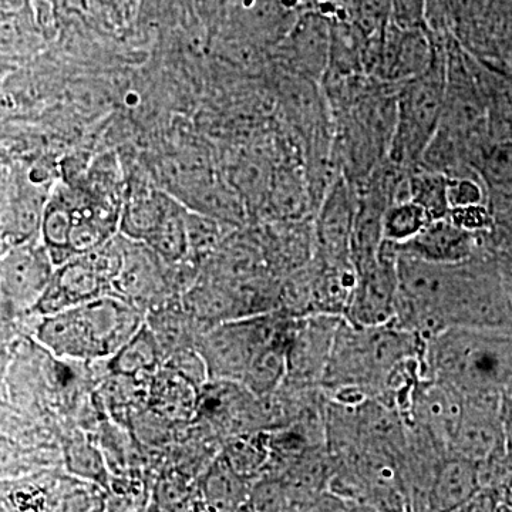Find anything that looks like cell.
Wrapping results in <instances>:
<instances>
[{
  "mask_svg": "<svg viewBox=\"0 0 512 512\" xmlns=\"http://www.w3.org/2000/svg\"><path fill=\"white\" fill-rule=\"evenodd\" d=\"M426 377L461 396L500 393L512 377V332L450 328L426 340Z\"/></svg>",
  "mask_w": 512,
  "mask_h": 512,
  "instance_id": "1",
  "label": "cell"
},
{
  "mask_svg": "<svg viewBox=\"0 0 512 512\" xmlns=\"http://www.w3.org/2000/svg\"><path fill=\"white\" fill-rule=\"evenodd\" d=\"M426 339L394 323L379 326L340 322L322 387H360L376 399L394 367L409 357H423Z\"/></svg>",
  "mask_w": 512,
  "mask_h": 512,
  "instance_id": "2",
  "label": "cell"
},
{
  "mask_svg": "<svg viewBox=\"0 0 512 512\" xmlns=\"http://www.w3.org/2000/svg\"><path fill=\"white\" fill-rule=\"evenodd\" d=\"M146 322V313L119 296H99L43 316L37 339L56 356L106 359L116 355Z\"/></svg>",
  "mask_w": 512,
  "mask_h": 512,
  "instance_id": "3",
  "label": "cell"
},
{
  "mask_svg": "<svg viewBox=\"0 0 512 512\" xmlns=\"http://www.w3.org/2000/svg\"><path fill=\"white\" fill-rule=\"evenodd\" d=\"M434 318L439 333L450 328L512 332V305L494 248L458 264H443Z\"/></svg>",
  "mask_w": 512,
  "mask_h": 512,
  "instance_id": "4",
  "label": "cell"
},
{
  "mask_svg": "<svg viewBox=\"0 0 512 512\" xmlns=\"http://www.w3.org/2000/svg\"><path fill=\"white\" fill-rule=\"evenodd\" d=\"M431 33V32H430ZM436 53L426 72L397 84L396 123L387 160L406 170L420 163L439 128L447 80V36L436 35Z\"/></svg>",
  "mask_w": 512,
  "mask_h": 512,
  "instance_id": "5",
  "label": "cell"
},
{
  "mask_svg": "<svg viewBox=\"0 0 512 512\" xmlns=\"http://www.w3.org/2000/svg\"><path fill=\"white\" fill-rule=\"evenodd\" d=\"M291 316L275 311L218 323L202 332L195 349L207 367L210 382H237L258 350L275 338Z\"/></svg>",
  "mask_w": 512,
  "mask_h": 512,
  "instance_id": "6",
  "label": "cell"
},
{
  "mask_svg": "<svg viewBox=\"0 0 512 512\" xmlns=\"http://www.w3.org/2000/svg\"><path fill=\"white\" fill-rule=\"evenodd\" d=\"M356 279L355 265L328 264L313 256L309 264L281 279L279 312L291 318L309 315L345 318Z\"/></svg>",
  "mask_w": 512,
  "mask_h": 512,
  "instance_id": "7",
  "label": "cell"
},
{
  "mask_svg": "<svg viewBox=\"0 0 512 512\" xmlns=\"http://www.w3.org/2000/svg\"><path fill=\"white\" fill-rule=\"evenodd\" d=\"M120 235L94 251L57 265L33 311L47 316L66 311L110 293V282L120 261Z\"/></svg>",
  "mask_w": 512,
  "mask_h": 512,
  "instance_id": "8",
  "label": "cell"
},
{
  "mask_svg": "<svg viewBox=\"0 0 512 512\" xmlns=\"http://www.w3.org/2000/svg\"><path fill=\"white\" fill-rule=\"evenodd\" d=\"M174 268L144 242L121 235L120 262L111 279L110 293L144 313L153 311L180 299L185 291Z\"/></svg>",
  "mask_w": 512,
  "mask_h": 512,
  "instance_id": "9",
  "label": "cell"
},
{
  "mask_svg": "<svg viewBox=\"0 0 512 512\" xmlns=\"http://www.w3.org/2000/svg\"><path fill=\"white\" fill-rule=\"evenodd\" d=\"M397 256L396 244L383 239L375 261L356 271V285L345 316L350 323L379 326L393 322L399 292Z\"/></svg>",
  "mask_w": 512,
  "mask_h": 512,
  "instance_id": "10",
  "label": "cell"
},
{
  "mask_svg": "<svg viewBox=\"0 0 512 512\" xmlns=\"http://www.w3.org/2000/svg\"><path fill=\"white\" fill-rule=\"evenodd\" d=\"M342 319L333 315L293 318L284 382L293 386L320 387Z\"/></svg>",
  "mask_w": 512,
  "mask_h": 512,
  "instance_id": "11",
  "label": "cell"
},
{
  "mask_svg": "<svg viewBox=\"0 0 512 512\" xmlns=\"http://www.w3.org/2000/svg\"><path fill=\"white\" fill-rule=\"evenodd\" d=\"M450 453L477 464L500 460L507 454L500 393L463 397V410L451 439Z\"/></svg>",
  "mask_w": 512,
  "mask_h": 512,
  "instance_id": "12",
  "label": "cell"
},
{
  "mask_svg": "<svg viewBox=\"0 0 512 512\" xmlns=\"http://www.w3.org/2000/svg\"><path fill=\"white\" fill-rule=\"evenodd\" d=\"M436 37L426 28H404L390 20L369 76L377 82L400 84L429 69Z\"/></svg>",
  "mask_w": 512,
  "mask_h": 512,
  "instance_id": "13",
  "label": "cell"
},
{
  "mask_svg": "<svg viewBox=\"0 0 512 512\" xmlns=\"http://www.w3.org/2000/svg\"><path fill=\"white\" fill-rule=\"evenodd\" d=\"M463 410V396L447 384L424 377L414 390L404 426L450 453V443Z\"/></svg>",
  "mask_w": 512,
  "mask_h": 512,
  "instance_id": "14",
  "label": "cell"
},
{
  "mask_svg": "<svg viewBox=\"0 0 512 512\" xmlns=\"http://www.w3.org/2000/svg\"><path fill=\"white\" fill-rule=\"evenodd\" d=\"M357 195L342 174L320 202L313 220L315 256L328 264H353L350 256Z\"/></svg>",
  "mask_w": 512,
  "mask_h": 512,
  "instance_id": "15",
  "label": "cell"
},
{
  "mask_svg": "<svg viewBox=\"0 0 512 512\" xmlns=\"http://www.w3.org/2000/svg\"><path fill=\"white\" fill-rule=\"evenodd\" d=\"M55 268L43 242L33 239L10 247L0 258V291L13 305L33 308Z\"/></svg>",
  "mask_w": 512,
  "mask_h": 512,
  "instance_id": "16",
  "label": "cell"
},
{
  "mask_svg": "<svg viewBox=\"0 0 512 512\" xmlns=\"http://www.w3.org/2000/svg\"><path fill=\"white\" fill-rule=\"evenodd\" d=\"M397 248L434 264H458L493 247L488 235L468 232L444 217L427 222L416 237Z\"/></svg>",
  "mask_w": 512,
  "mask_h": 512,
  "instance_id": "17",
  "label": "cell"
},
{
  "mask_svg": "<svg viewBox=\"0 0 512 512\" xmlns=\"http://www.w3.org/2000/svg\"><path fill=\"white\" fill-rule=\"evenodd\" d=\"M202 389L180 370L164 363L148 384V409L170 423H187L200 413Z\"/></svg>",
  "mask_w": 512,
  "mask_h": 512,
  "instance_id": "18",
  "label": "cell"
},
{
  "mask_svg": "<svg viewBox=\"0 0 512 512\" xmlns=\"http://www.w3.org/2000/svg\"><path fill=\"white\" fill-rule=\"evenodd\" d=\"M483 488L480 464L447 453L437 464L429 493V511H464Z\"/></svg>",
  "mask_w": 512,
  "mask_h": 512,
  "instance_id": "19",
  "label": "cell"
},
{
  "mask_svg": "<svg viewBox=\"0 0 512 512\" xmlns=\"http://www.w3.org/2000/svg\"><path fill=\"white\" fill-rule=\"evenodd\" d=\"M332 19L326 13L309 12L295 23L289 46L292 63L299 73L322 79L328 69Z\"/></svg>",
  "mask_w": 512,
  "mask_h": 512,
  "instance_id": "20",
  "label": "cell"
},
{
  "mask_svg": "<svg viewBox=\"0 0 512 512\" xmlns=\"http://www.w3.org/2000/svg\"><path fill=\"white\" fill-rule=\"evenodd\" d=\"M491 140H512V72L503 64L474 56Z\"/></svg>",
  "mask_w": 512,
  "mask_h": 512,
  "instance_id": "21",
  "label": "cell"
},
{
  "mask_svg": "<svg viewBox=\"0 0 512 512\" xmlns=\"http://www.w3.org/2000/svg\"><path fill=\"white\" fill-rule=\"evenodd\" d=\"M174 200L173 195L160 188H131L130 194L123 201L121 232L127 238L146 242L163 221Z\"/></svg>",
  "mask_w": 512,
  "mask_h": 512,
  "instance_id": "22",
  "label": "cell"
},
{
  "mask_svg": "<svg viewBox=\"0 0 512 512\" xmlns=\"http://www.w3.org/2000/svg\"><path fill=\"white\" fill-rule=\"evenodd\" d=\"M293 318H289L284 329L258 350L242 377V386L258 397L275 392L286 377V352Z\"/></svg>",
  "mask_w": 512,
  "mask_h": 512,
  "instance_id": "23",
  "label": "cell"
},
{
  "mask_svg": "<svg viewBox=\"0 0 512 512\" xmlns=\"http://www.w3.org/2000/svg\"><path fill=\"white\" fill-rule=\"evenodd\" d=\"M251 485V481L232 470L220 454L202 478V505L210 511H244Z\"/></svg>",
  "mask_w": 512,
  "mask_h": 512,
  "instance_id": "24",
  "label": "cell"
},
{
  "mask_svg": "<svg viewBox=\"0 0 512 512\" xmlns=\"http://www.w3.org/2000/svg\"><path fill=\"white\" fill-rule=\"evenodd\" d=\"M164 352L150 326L144 325L137 330L126 345L111 356L110 369L113 375L141 377L153 375L164 365Z\"/></svg>",
  "mask_w": 512,
  "mask_h": 512,
  "instance_id": "25",
  "label": "cell"
},
{
  "mask_svg": "<svg viewBox=\"0 0 512 512\" xmlns=\"http://www.w3.org/2000/svg\"><path fill=\"white\" fill-rule=\"evenodd\" d=\"M221 457L239 476L254 484L258 478L264 476L268 468L271 457L269 430L229 437Z\"/></svg>",
  "mask_w": 512,
  "mask_h": 512,
  "instance_id": "26",
  "label": "cell"
},
{
  "mask_svg": "<svg viewBox=\"0 0 512 512\" xmlns=\"http://www.w3.org/2000/svg\"><path fill=\"white\" fill-rule=\"evenodd\" d=\"M410 200L419 204L430 220L447 217L450 205L447 200L446 175L416 167L409 174Z\"/></svg>",
  "mask_w": 512,
  "mask_h": 512,
  "instance_id": "27",
  "label": "cell"
},
{
  "mask_svg": "<svg viewBox=\"0 0 512 512\" xmlns=\"http://www.w3.org/2000/svg\"><path fill=\"white\" fill-rule=\"evenodd\" d=\"M474 170L485 187H512V140H488L477 151Z\"/></svg>",
  "mask_w": 512,
  "mask_h": 512,
  "instance_id": "28",
  "label": "cell"
},
{
  "mask_svg": "<svg viewBox=\"0 0 512 512\" xmlns=\"http://www.w3.org/2000/svg\"><path fill=\"white\" fill-rule=\"evenodd\" d=\"M431 221L427 212L412 200L394 202L383 214V239L393 244H404Z\"/></svg>",
  "mask_w": 512,
  "mask_h": 512,
  "instance_id": "29",
  "label": "cell"
},
{
  "mask_svg": "<svg viewBox=\"0 0 512 512\" xmlns=\"http://www.w3.org/2000/svg\"><path fill=\"white\" fill-rule=\"evenodd\" d=\"M487 205L493 215L491 247L512 251V187H487Z\"/></svg>",
  "mask_w": 512,
  "mask_h": 512,
  "instance_id": "30",
  "label": "cell"
},
{
  "mask_svg": "<svg viewBox=\"0 0 512 512\" xmlns=\"http://www.w3.org/2000/svg\"><path fill=\"white\" fill-rule=\"evenodd\" d=\"M245 510L291 511L288 493L281 477L262 476L251 485Z\"/></svg>",
  "mask_w": 512,
  "mask_h": 512,
  "instance_id": "31",
  "label": "cell"
},
{
  "mask_svg": "<svg viewBox=\"0 0 512 512\" xmlns=\"http://www.w3.org/2000/svg\"><path fill=\"white\" fill-rule=\"evenodd\" d=\"M67 463L70 470L86 478H92L103 485L107 484V470L103 457L96 448L87 443H76L67 450Z\"/></svg>",
  "mask_w": 512,
  "mask_h": 512,
  "instance_id": "32",
  "label": "cell"
},
{
  "mask_svg": "<svg viewBox=\"0 0 512 512\" xmlns=\"http://www.w3.org/2000/svg\"><path fill=\"white\" fill-rule=\"evenodd\" d=\"M447 200L450 208L487 202V187L480 175L447 177Z\"/></svg>",
  "mask_w": 512,
  "mask_h": 512,
  "instance_id": "33",
  "label": "cell"
},
{
  "mask_svg": "<svg viewBox=\"0 0 512 512\" xmlns=\"http://www.w3.org/2000/svg\"><path fill=\"white\" fill-rule=\"evenodd\" d=\"M191 494L187 478L181 473H170L161 478L160 483L157 484L158 508L163 511L187 510L185 507L190 504Z\"/></svg>",
  "mask_w": 512,
  "mask_h": 512,
  "instance_id": "34",
  "label": "cell"
},
{
  "mask_svg": "<svg viewBox=\"0 0 512 512\" xmlns=\"http://www.w3.org/2000/svg\"><path fill=\"white\" fill-rule=\"evenodd\" d=\"M447 217L468 232L490 237L491 228H493V215H491L487 202L450 208Z\"/></svg>",
  "mask_w": 512,
  "mask_h": 512,
  "instance_id": "35",
  "label": "cell"
},
{
  "mask_svg": "<svg viewBox=\"0 0 512 512\" xmlns=\"http://www.w3.org/2000/svg\"><path fill=\"white\" fill-rule=\"evenodd\" d=\"M426 2L427 0H390L393 22L404 28H426Z\"/></svg>",
  "mask_w": 512,
  "mask_h": 512,
  "instance_id": "36",
  "label": "cell"
},
{
  "mask_svg": "<svg viewBox=\"0 0 512 512\" xmlns=\"http://www.w3.org/2000/svg\"><path fill=\"white\" fill-rule=\"evenodd\" d=\"M512 72V23H503L495 39V62Z\"/></svg>",
  "mask_w": 512,
  "mask_h": 512,
  "instance_id": "37",
  "label": "cell"
},
{
  "mask_svg": "<svg viewBox=\"0 0 512 512\" xmlns=\"http://www.w3.org/2000/svg\"><path fill=\"white\" fill-rule=\"evenodd\" d=\"M500 413L503 421L505 446L512 451V377L500 392Z\"/></svg>",
  "mask_w": 512,
  "mask_h": 512,
  "instance_id": "38",
  "label": "cell"
},
{
  "mask_svg": "<svg viewBox=\"0 0 512 512\" xmlns=\"http://www.w3.org/2000/svg\"><path fill=\"white\" fill-rule=\"evenodd\" d=\"M495 264L503 282L505 292L512 305V251L511 249L494 248Z\"/></svg>",
  "mask_w": 512,
  "mask_h": 512,
  "instance_id": "39",
  "label": "cell"
},
{
  "mask_svg": "<svg viewBox=\"0 0 512 512\" xmlns=\"http://www.w3.org/2000/svg\"><path fill=\"white\" fill-rule=\"evenodd\" d=\"M491 12L497 22L512 23V0H493Z\"/></svg>",
  "mask_w": 512,
  "mask_h": 512,
  "instance_id": "40",
  "label": "cell"
},
{
  "mask_svg": "<svg viewBox=\"0 0 512 512\" xmlns=\"http://www.w3.org/2000/svg\"><path fill=\"white\" fill-rule=\"evenodd\" d=\"M3 248H5V244H3L2 234H0V252H2Z\"/></svg>",
  "mask_w": 512,
  "mask_h": 512,
  "instance_id": "41",
  "label": "cell"
}]
</instances>
